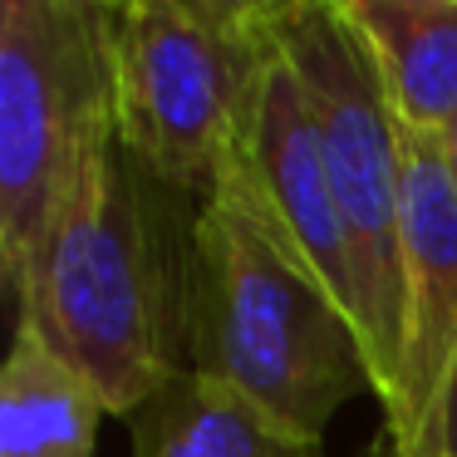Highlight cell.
Segmentation results:
<instances>
[{
    "label": "cell",
    "instance_id": "obj_1",
    "mask_svg": "<svg viewBox=\"0 0 457 457\" xmlns=\"http://www.w3.org/2000/svg\"><path fill=\"white\" fill-rule=\"evenodd\" d=\"M168 182L104 143L60 202L30 261L15 320L70 359L109 413H138L187 364V231ZM172 192V187H168Z\"/></svg>",
    "mask_w": 457,
    "mask_h": 457
},
{
    "label": "cell",
    "instance_id": "obj_2",
    "mask_svg": "<svg viewBox=\"0 0 457 457\" xmlns=\"http://www.w3.org/2000/svg\"><path fill=\"white\" fill-rule=\"evenodd\" d=\"M187 369L305 443H325L329 418L374 394L359 325L227 182L207 187L187 231Z\"/></svg>",
    "mask_w": 457,
    "mask_h": 457
},
{
    "label": "cell",
    "instance_id": "obj_3",
    "mask_svg": "<svg viewBox=\"0 0 457 457\" xmlns=\"http://www.w3.org/2000/svg\"><path fill=\"white\" fill-rule=\"evenodd\" d=\"M270 0L109 5L113 123L129 158L178 192L217 182L270 60Z\"/></svg>",
    "mask_w": 457,
    "mask_h": 457
},
{
    "label": "cell",
    "instance_id": "obj_4",
    "mask_svg": "<svg viewBox=\"0 0 457 457\" xmlns=\"http://www.w3.org/2000/svg\"><path fill=\"white\" fill-rule=\"evenodd\" d=\"M270 30L286 50L325 153L329 192L359 280V329L384 403L403 339V153L378 64L339 0H270Z\"/></svg>",
    "mask_w": 457,
    "mask_h": 457
},
{
    "label": "cell",
    "instance_id": "obj_5",
    "mask_svg": "<svg viewBox=\"0 0 457 457\" xmlns=\"http://www.w3.org/2000/svg\"><path fill=\"white\" fill-rule=\"evenodd\" d=\"M119 138L109 5H0V276L21 295L30 261L84 162Z\"/></svg>",
    "mask_w": 457,
    "mask_h": 457
},
{
    "label": "cell",
    "instance_id": "obj_6",
    "mask_svg": "<svg viewBox=\"0 0 457 457\" xmlns=\"http://www.w3.org/2000/svg\"><path fill=\"white\" fill-rule=\"evenodd\" d=\"M270 40H276V30H270ZM217 182H227L246 202L251 217L359 325V280H354L349 237H345V221H339L335 192H329V172H325L310 104L300 94V79L280 45H270V60L261 70V84L251 94V109L241 119V133L231 143V158L221 162Z\"/></svg>",
    "mask_w": 457,
    "mask_h": 457
},
{
    "label": "cell",
    "instance_id": "obj_7",
    "mask_svg": "<svg viewBox=\"0 0 457 457\" xmlns=\"http://www.w3.org/2000/svg\"><path fill=\"white\" fill-rule=\"evenodd\" d=\"M403 153V339L384 398L388 447H423L457 354V178L443 143L398 129Z\"/></svg>",
    "mask_w": 457,
    "mask_h": 457
},
{
    "label": "cell",
    "instance_id": "obj_8",
    "mask_svg": "<svg viewBox=\"0 0 457 457\" xmlns=\"http://www.w3.org/2000/svg\"><path fill=\"white\" fill-rule=\"evenodd\" d=\"M378 64L398 129L443 138L457 123V0H339Z\"/></svg>",
    "mask_w": 457,
    "mask_h": 457
},
{
    "label": "cell",
    "instance_id": "obj_9",
    "mask_svg": "<svg viewBox=\"0 0 457 457\" xmlns=\"http://www.w3.org/2000/svg\"><path fill=\"white\" fill-rule=\"evenodd\" d=\"M133 457H325V443L286 433L270 413L182 364L129 413Z\"/></svg>",
    "mask_w": 457,
    "mask_h": 457
},
{
    "label": "cell",
    "instance_id": "obj_10",
    "mask_svg": "<svg viewBox=\"0 0 457 457\" xmlns=\"http://www.w3.org/2000/svg\"><path fill=\"white\" fill-rule=\"evenodd\" d=\"M104 413L99 388L15 320L0 369V457H94Z\"/></svg>",
    "mask_w": 457,
    "mask_h": 457
},
{
    "label": "cell",
    "instance_id": "obj_11",
    "mask_svg": "<svg viewBox=\"0 0 457 457\" xmlns=\"http://www.w3.org/2000/svg\"><path fill=\"white\" fill-rule=\"evenodd\" d=\"M423 447H433V453H443V457H457V354H453V369H447V378H443V394H437Z\"/></svg>",
    "mask_w": 457,
    "mask_h": 457
},
{
    "label": "cell",
    "instance_id": "obj_12",
    "mask_svg": "<svg viewBox=\"0 0 457 457\" xmlns=\"http://www.w3.org/2000/svg\"><path fill=\"white\" fill-rule=\"evenodd\" d=\"M437 143H443V158H447V168H453V178H457V123H453V129H447Z\"/></svg>",
    "mask_w": 457,
    "mask_h": 457
},
{
    "label": "cell",
    "instance_id": "obj_13",
    "mask_svg": "<svg viewBox=\"0 0 457 457\" xmlns=\"http://www.w3.org/2000/svg\"><path fill=\"white\" fill-rule=\"evenodd\" d=\"M388 457H443L433 447H388Z\"/></svg>",
    "mask_w": 457,
    "mask_h": 457
}]
</instances>
